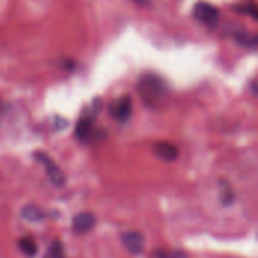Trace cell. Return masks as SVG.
Wrapping results in <instances>:
<instances>
[{
    "instance_id": "6da1fadb",
    "label": "cell",
    "mask_w": 258,
    "mask_h": 258,
    "mask_svg": "<svg viewBox=\"0 0 258 258\" xmlns=\"http://www.w3.org/2000/svg\"><path fill=\"white\" fill-rule=\"evenodd\" d=\"M138 91L145 103L153 104L157 100H160L163 95V82L160 80L159 76L145 74L144 77H141L138 83Z\"/></svg>"
},
{
    "instance_id": "7a4b0ae2",
    "label": "cell",
    "mask_w": 258,
    "mask_h": 258,
    "mask_svg": "<svg viewBox=\"0 0 258 258\" xmlns=\"http://www.w3.org/2000/svg\"><path fill=\"white\" fill-rule=\"evenodd\" d=\"M35 159L45 168V172L51 181V184H54L56 187H62L65 184V175L63 172L59 169V166L42 151H36L35 153Z\"/></svg>"
},
{
    "instance_id": "3957f363",
    "label": "cell",
    "mask_w": 258,
    "mask_h": 258,
    "mask_svg": "<svg viewBox=\"0 0 258 258\" xmlns=\"http://www.w3.org/2000/svg\"><path fill=\"white\" fill-rule=\"evenodd\" d=\"M194 15L197 20H200L201 23L209 24V26H215L219 21L218 8L207 2H198L194 8Z\"/></svg>"
},
{
    "instance_id": "277c9868",
    "label": "cell",
    "mask_w": 258,
    "mask_h": 258,
    "mask_svg": "<svg viewBox=\"0 0 258 258\" xmlns=\"http://www.w3.org/2000/svg\"><path fill=\"white\" fill-rule=\"evenodd\" d=\"M132 112H133V101H132V98H130L128 95H124L121 100H118V101L115 103V106H112V113H113V116H115L118 121H121V122L127 121V119L130 118Z\"/></svg>"
},
{
    "instance_id": "5b68a950",
    "label": "cell",
    "mask_w": 258,
    "mask_h": 258,
    "mask_svg": "<svg viewBox=\"0 0 258 258\" xmlns=\"http://www.w3.org/2000/svg\"><path fill=\"white\" fill-rule=\"evenodd\" d=\"M95 225V216L89 212H83L79 213L77 216H74L73 219V230L79 234H85L89 230H92Z\"/></svg>"
},
{
    "instance_id": "8992f818",
    "label": "cell",
    "mask_w": 258,
    "mask_h": 258,
    "mask_svg": "<svg viewBox=\"0 0 258 258\" xmlns=\"http://www.w3.org/2000/svg\"><path fill=\"white\" fill-rule=\"evenodd\" d=\"M122 243L124 246L127 248L128 252L132 254H141L142 249H144V237L141 233H136V231H130V233H125L122 236Z\"/></svg>"
},
{
    "instance_id": "52a82bcc",
    "label": "cell",
    "mask_w": 258,
    "mask_h": 258,
    "mask_svg": "<svg viewBox=\"0 0 258 258\" xmlns=\"http://www.w3.org/2000/svg\"><path fill=\"white\" fill-rule=\"evenodd\" d=\"M154 153L163 162H174L178 157V148L169 142H159L154 147Z\"/></svg>"
},
{
    "instance_id": "ba28073f",
    "label": "cell",
    "mask_w": 258,
    "mask_h": 258,
    "mask_svg": "<svg viewBox=\"0 0 258 258\" xmlns=\"http://www.w3.org/2000/svg\"><path fill=\"white\" fill-rule=\"evenodd\" d=\"M94 130V116H83L76 125V136L80 141H88Z\"/></svg>"
},
{
    "instance_id": "9c48e42d",
    "label": "cell",
    "mask_w": 258,
    "mask_h": 258,
    "mask_svg": "<svg viewBox=\"0 0 258 258\" xmlns=\"http://www.w3.org/2000/svg\"><path fill=\"white\" fill-rule=\"evenodd\" d=\"M18 248L21 249V252L27 257H35L38 252V245L32 237H23L18 240Z\"/></svg>"
},
{
    "instance_id": "30bf717a",
    "label": "cell",
    "mask_w": 258,
    "mask_h": 258,
    "mask_svg": "<svg viewBox=\"0 0 258 258\" xmlns=\"http://www.w3.org/2000/svg\"><path fill=\"white\" fill-rule=\"evenodd\" d=\"M23 218L29 222H39L44 219V212L36 206H26L21 212Z\"/></svg>"
},
{
    "instance_id": "8fae6325",
    "label": "cell",
    "mask_w": 258,
    "mask_h": 258,
    "mask_svg": "<svg viewBox=\"0 0 258 258\" xmlns=\"http://www.w3.org/2000/svg\"><path fill=\"white\" fill-rule=\"evenodd\" d=\"M234 36H236L237 42H239L240 45L246 47V48H254V47H257V36H255L254 33L239 32V33H236Z\"/></svg>"
},
{
    "instance_id": "7c38bea8",
    "label": "cell",
    "mask_w": 258,
    "mask_h": 258,
    "mask_svg": "<svg viewBox=\"0 0 258 258\" xmlns=\"http://www.w3.org/2000/svg\"><path fill=\"white\" fill-rule=\"evenodd\" d=\"M237 11L240 14H246V15H251L252 18H257V5L254 2H246L240 6H237Z\"/></svg>"
},
{
    "instance_id": "4fadbf2b",
    "label": "cell",
    "mask_w": 258,
    "mask_h": 258,
    "mask_svg": "<svg viewBox=\"0 0 258 258\" xmlns=\"http://www.w3.org/2000/svg\"><path fill=\"white\" fill-rule=\"evenodd\" d=\"M63 255V248H62V243L59 240H54L50 248H48V254L47 258H62Z\"/></svg>"
},
{
    "instance_id": "5bb4252c",
    "label": "cell",
    "mask_w": 258,
    "mask_h": 258,
    "mask_svg": "<svg viewBox=\"0 0 258 258\" xmlns=\"http://www.w3.org/2000/svg\"><path fill=\"white\" fill-rule=\"evenodd\" d=\"M65 125H67L65 119H62V118H56V130H60V128H63Z\"/></svg>"
},
{
    "instance_id": "9a60e30c",
    "label": "cell",
    "mask_w": 258,
    "mask_h": 258,
    "mask_svg": "<svg viewBox=\"0 0 258 258\" xmlns=\"http://www.w3.org/2000/svg\"><path fill=\"white\" fill-rule=\"evenodd\" d=\"M135 3H139V5H147V0H133Z\"/></svg>"
}]
</instances>
